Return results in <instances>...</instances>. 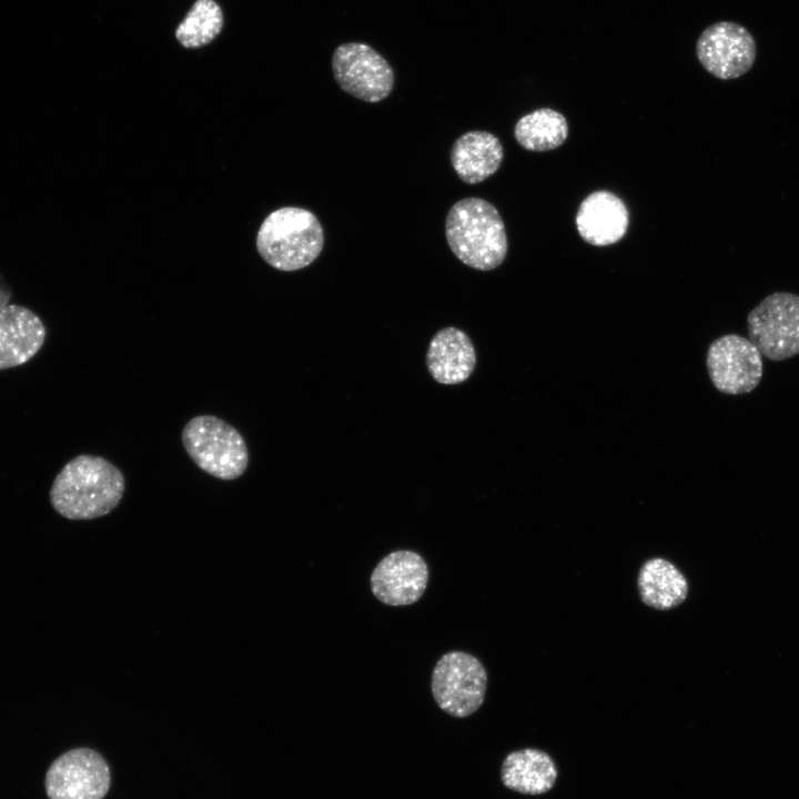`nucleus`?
<instances>
[{
	"label": "nucleus",
	"instance_id": "obj_7",
	"mask_svg": "<svg viewBox=\"0 0 799 799\" xmlns=\"http://www.w3.org/2000/svg\"><path fill=\"white\" fill-rule=\"evenodd\" d=\"M336 83L350 95L376 103L386 99L394 87V72L386 59L362 42L340 44L332 55Z\"/></svg>",
	"mask_w": 799,
	"mask_h": 799
},
{
	"label": "nucleus",
	"instance_id": "obj_11",
	"mask_svg": "<svg viewBox=\"0 0 799 799\" xmlns=\"http://www.w3.org/2000/svg\"><path fill=\"white\" fill-rule=\"evenodd\" d=\"M12 290L0 274V371L29 362L43 346L47 328L30 309L10 303Z\"/></svg>",
	"mask_w": 799,
	"mask_h": 799
},
{
	"label": "nucleus",
	"instance_id": "obj_4",
	"mask_svg": "<svg viewBox=\"0 0 799 799\" xmlns=\"http://www.w3.org/2000/svg\"><path fill=\"white\" fill-rule=\"evenodd\" d=\"M181 439L193 463L215 478L233 481L247 468L249 449L243 436L220 417H192L183 427Z\"/></svg>",
	"mask_w": 799,
	"mask_h": 799
},
{
	"label": "nucleus",
	"instance_id": "obj_5",
	"mask_svg": "<svg viewBox=\"0 0 799 799\" xmlns=\"http://www.w3.org/2000/svg\"><path fill=\"white\" fill-rule=\"evenodd\" d=\"M487 688V672L473 655L454 650L436 663L431 679L432 695L446 714L465 718L482 706Z\"/></svg>",
	"mask_w": 799,
	"mask_h": 799
},
{
	"label": "nucleus",
	"instance_id": "obj_15",
	"mask_svg": "<svg viewBox=\"0 0 799 799\" xmlns=\"http://www.w3.org/2000/svg\"><path fill=\"white\" fill-rule=\"evenodd\" d=\"M503 158L502 143L487 131L462 134L451 150L453 169L467 184H477L488 179L499 169Z\"/></svg>",
	"mask_w": 799,
	"mask_h": 799
},
{
	"label": "nucleus",
	"instance_id": "obj_1",
	"mask_svg": "<svg viewBox=\"0 0 799 799\" xmlns=\"http://www.w3.org/2000/svg\"><path fill=\"white\" fill-rule=\"evenodd\" d=\"M124 487V476L114 464L101 456L80 454L57 474L49 496L61 516L88 520L113 510L122 499Z\"/></svg>",
	"mask_w": 799,
	"mask_h": 799
},
{
	"label": "nucleus",
	"instance_id": "obj_3",
	"mask_svg": "<svg viewBox=\"0 0 799 799\" xmlns=\"http://www.w3.org/2000/svg\"><path fill=\"white\" fill-rule=\"evenodd\" d=\"M324 232L309 210L284 206L262 222L256 247L263 260L276 270L297 271L313 263L322 252Z\"/></svg>",
	"mask_w": 799,
	"mask_h": 799
},
{
	"label": "nucleus",
	"instance_id": "obj_6",
	"mask_svg": "<svg viewBox=\"0 0 799 799\" xmlns=\"http://www.w3.org/2000/svg\"><path fill=\"white\" fill-rule=\"evenodd\" d=\"M749 340L760 354L782 361L799 353V295L776 292L748 315Z\"/></svg>",
	"mask_w": 799,
	"mask_h": 799
},
{
	"label": "nucleus",
	"instance_id": "obj_12",
	"mask_svg": "<svg viewBox=\"0 0 799 799\" xmlns=\"http://www.w3.org/2000/svg\"><path fill=\"white\" fill-rule=\"evenodd\" d=\"M428 567L416 552L395 550L386 555L372 572L370 584L373 595L388 606H407L416 603L428 583Z\"/></svg>",
	"mask_w": 799,
	"mask_h": 799
},
{
	"label": "nucleus",
	"instance_id": "obj_14",
	"mask_svg": "<svg viewBox=\"0 0 799 799\" xmlns=\"http://www.w3.org/2000/svg\"><path fill=\"white\" fill-rule=\"evenodd\" d=\"M426 365L439 384L454 385L466 381L476 366V353L469 336L453 326L439 330L428 344Z\"/></svg>",
	"mask_w": 799,
	"mask_h": 799
},
{
	"label": "nucleus",
	"instance_id": "obj_17",
	"mask_svg": "<svg viewBox=\"0 0 799 799\" xmlns=\"http://www.w3.org/2000/svg\"><path fill=\"white\" fill-rule=\"evenodd\" d=\"M500 778L508 789L525 795H540L553 788L557 769L546 752L525 748L506 756Z\"/></svg>",
	"mask_w": 799,
	"mask_h": 799
},
{
	"label": "nucleus",
	"instance_id": "obj_10",
	"mask_svg": "<svg viewBox=\"0 0 799 799\" xmlns=\"http://www.w3.org/2000/svg\"><path fill=\"white\" fill-rule=\"evenodd\" d=\"M762 355L740 335L715 340L707 352V368L714 386L721 393L738 395L752 391L762 377Z\"/></svg>",
	"mask_w": 799,
	"mask_h": 799
},
{
	"label": "nucleus",
	"instance_id": "obj_18",
	"mask_svg": "<svg viewBox=\"0 0 799 799\" xmlns=\"http://www.w3.org/2000/svg\"><path fill=\"white\" fill-rule=\"evenodd\" d=\"M514 135L525 150L549 151L565 142L568 136V123L558 111L542 108L523 115L515 124Z\"/></svg>",
	"mask_w": 799,
	"mask_h": 799
},
{
	"label": "nucleus",
	"instance_id": "obj_9",
	"mask_svg": "<svg viewBox=\"0 0 799 799\" xmlns=\"http://www.w3.org/2000/svg\"><path fill=\"white\" fill-rule=\"evenodd\" d=\"M696 54L714 77L731 80L747 73L756 59V42L741 24L719 21L707 27L696 43Z\"/></svg>",
	"mask_w": 799,
	"mask_h": 799
},
{
	"label": "nucleus",
	"instance_id": "obj_8",
	"mask_svg": "<svg viewBox=\"0 0 799 799\" xmlns=\"http://www.w3.org/2000/svg\"><path fill=\"white\" fill-rule=\"evenodd\" d=\"M110 781L109 766L99 752L74 748L53 760L44 787L49 799H103Z\"/></svg>",
	"mask_w": 799,
	"mask_h": 799
},
{
	"label": "nucleus",
	"instance_id": "obj_19",
	"mask_svg": "<svg viewBox=\"0 0 799 799\" xmlns=\"http://www.w3.org/2000/svg\"><path fill=\"white\" fill-rule=\"evenodd\" d=\"M223 13L214 0H198L175 30L178 41L188 49L203 47L221 32Z\"/></svg>",
	"mask_w": 799,
	"mask_h": 799
},
{
	"label": "nucleus",
	"instance_id": "obj_16",
	"mask_svg": "<svg viewBox=\"0 0 799 799\" xmlns=\"http://www.w3.org/2000/svg\"><path fill=\"white\" fill-rule=\"evenodd\" d=\"M637 586L641 601L657 610H669L682 604L688 595V581L668 559L654 557L640 567Z\"/></svg>",
	"mask_w": 799,
	"mask_h": 799
},
{
	"label": "nucleus",
	"instance_id": "obj_2",
	"mask_svg": "<svg viewBox=\"0 0 799 799\" xmlns=\"http://www.w3.org/2000/svg\"><path fill=\"white\" fill-rule=\"evenodd\" d=\"M451 251L467 266L490 271L507 254L506 230L497 209L481 198H465L452 205L445 220Z\"/></svg>",
	"mask_w": 799,
	"mask_h": 799
},
{
	"label": "nucleus",
	"instance_id": "obj_13",
	"mask_svg": "<svg viewBox=\"0 0 799 799\" xmlns=\"http://www.w3.org/2000/svg\"><path fill=\"white\" fill-rule=\"evenodd\" d=\"M629 224L625 203L611 192L590 193L579 205L576 226L583 240L595 246H606L621 240Z\"/></svg>",
	"mask_w": 799,
	"mask_h": 799
}]
</instances>
